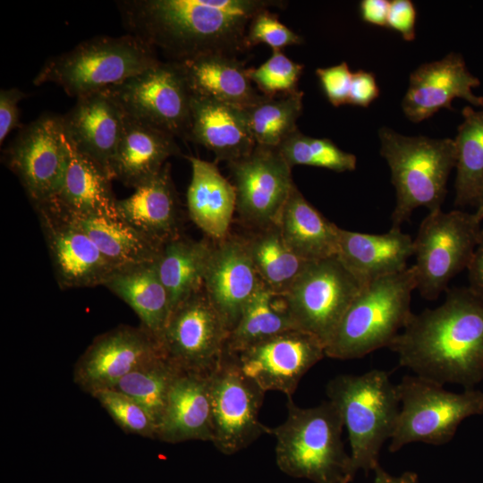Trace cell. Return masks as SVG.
Segmentation results:
<instances>
[{"label":"cell","mask_w":483,"mask_h":483,"mask_svg":"<svg viewBox=\"0 0 483 483\" xmlns=\"http://www.w3.org/2000/svg\"><path fill=\"white\" fill-rule=\"evenodd\" d=\"M293 329L297 328L284 294L274 292L261 281L229 333L225 352L236 355L254 344Z\"/></svg>","instance_id":"cell-33"},{"label":"cell","mask_w":483,"mask_h":483,"mask_svg":"<svg viewBox=\"0 0 483 483\" xmlns=\"http://www.w3.org/2000/svg\"><path fill=\"white\" fill-rule=\"evenodd\" d=\"M163 357L162 343L142 326H119L89 345L75 363L73 381L91 395Z\"/></svg>","instance_id":"cell-16"},{"label":"cell","mask_w":483,"mask_h":483,"mask_svg":"<svg viewBox=\"0 0 483 483\" xmlns=\"http://www.w3.org/2000/svg\"><path fill=\"white\" fill-rule=\"evenodd\" d=\"M375 479L373 483H419L417 473L405 471L400 476H393L386 471L380 465L375 470ZM349 479H343L340 483H349Z\"/></svg>","instance_id":"cell-49"},{"label":"cell","mask_w":483,"mask_h":483,"mask_svg":"<svg viewBox=\"0 0 483 483\" xmlns=\"http://www.w3.org/2000/svg\"><path fill=\"white\" fill-rule=\"evenodd\" d=\"M414 290V265L363 285L327 343L326 356L352 360L389 348L413 314L411 301Z\"/></svg>","instance_id":"cell-4"},{"label":"cell","mask_w":483,"mask_h":483,"mask_svg":"<svg viewBox=\"0 0 483 483\" xmlns=\"http://www.w3.org/2000/svg\"><path fill=\"white\" fill-rule=\"evenodd\" d=\"M128 34L160 50L168 61L199 55L238 56L250 49L251 19L267 8H284L278 0H123L116 3Z\"/></svg>","instance_id":"cell-1"},{"label":"cell","mask_w":483,"mask_h":483,"mask_svg":"<svg viewBox=\"0 0 483 483\" xmlns=\"http://www.w3.org/2000/svg\"><path fill=\"white\" fill-rule=\"evenodd\" d=\"M380 154L386 160L396 191L392 226L401 228L412 212L425 207L441 209L451 171L455 167L453 140L410 137L382 127Z\"/></svg>","instance_id":"cell-6"},{"label":"cell","mask_w":483,"mask_h":483,"mask_svg":"<svg viewBox=\"0 0 483 483\" xmlns=\"http://www.w3.org/2000/svg\"><path fill=\"white\" fill-rule=\"evenodd\" d=\"M5 157L33 207L49 203L63 185L70 158L62 116L46 114L25 126Z\"/></svg>","instance_id":"cell-13"},{"label":"cell","mask_w":483,"mask_h":483,"mask_svg":"<svg viewBox=\"0 0 483 483\" xmlns=\"http://www.w3.org/2000/svg\"><path fill=\"white\" fill-rule=\"evenodd\" d=\"M191 94L246 109L264 97L238 56L208 54L180 63Z\"/></svg>","instance_id":"cell-29"},{"label":"cell","mask_w":483,"mask_h":483,"mask_svg":"<svg viewBox=\"0 0 483 483\" xmlns=\"http://www.w3.org/2000/svg\"><path fill=\"white\" fill-rule=\"evenodd\" d=\"M326 346L317 336L289 330L254 344L236 358L242 371L261 389L292 397L302 377L325 356Z\"/></svg>","instance_id":"cell-17"},{"label":"cell","mask_w":483,"mask_h":483,"mask_svg":"<svg viewBox=\"0 0 483 483\" xmlns=\"http://www.w3.org/2000/svg\"><path fill=\"white\" fill-rule=\"evenodd\" d=\"M26 94L16 88L0 91V143L3 144L8 134L21 127L19 103Z\"/></svg>","instance_id":"cell-45"},{"label":"cell","mask_w":483,"mask_h":483,"mask_svg":"<svg viewBox=\"0 0 483 483\" xmlns=\"http://www.w3.org/2000/svg\"><path fill=\"white\" fill-rule=\"evenodd\" d=\"M229 333L202 288L172 311L161 343L178 369L209 375L225 352Z\"/></svg>","instance_id":"cell-14"},{"label":"cell","mask_w":483,"mask_h":483,"mask_svg":"<svg viewBox=\"0 0 483 483\" xmlns=\"http://www.w3.org/2000/svg\"><path fill=\"white\" fill-rule=\"evenodd\" d=\"M260 283L244 236L228 234L212 243L203 288L230 332Z\"/></svg>","instance_id":"cell-19"},{"label":"cell","mask_w":483,"mask_h":483,"mask_svg":"<svg viewBox=\"0 0 483 483\" xmlns=\"http://www.w3.org/2000/svg\"><path fill=\"white\" fill-rule=\"evenodd\" d=\"M479 85V80L469 72L462 57L452 53L420 65L411 74L402 108L409 120L419 123L442 108L451 109L456 97L483 106V97L472 92Z\"/></svg>","instance_id":"cell-20"},{"label":"cell","mask_w":483,"mask_h":483,"mask_svg":"<svg viewBox=\"0 0 483 483\" xmlns=\"http://www.w3.org/2000/svg\"><path fill=\"white\" fill-rule=\"evenodd\" d=\"M236 190V212L250 229L277 224L295 185L292 167L276 148L255 146L252 152L228 163Z\"/></svg>","instance_id":"cell-15"},{"label":"cell","mask_w":483,"mask_h":483,"mask_svg":"<svg viewBox=\"0 0 483 483\" xmlns=\"http://www.w3.org/2000/svg\"><path fill=\"white\" fill-rule=\"evenodd\" d=\"M400 411L388 449L395 453L411 443L442 445L450 442L467 418L483 414V392L445 389L417 375H405L396 385Z\"/></svg>","instance_id":"cell-8"},{"label":"cell","mask_w":483,"mask_h":483,"mask_svg":"<svg viewBox=\"0 0 483 483\" xmlns=\"http://www.w3.org/2000/svg\"><path fill=\"white\" fill-rule=\"evenodd\" d=\"M116 210L119 217L159 246L180 236L181 211L171 165L166 163L129 197L117 199Z\"/></svg>","instance_id":"cell-26"},{"label":"cell","mask_w":483,"mask_h":483,"mask_svg":"<svg viewBox=\"0 0 483 483\" xmlns=\"http://www.w3.org/2000/svg\"><path fill=\"white\" fill-rule=\"evenodd\" d=\"M379 96V87L372 72L360 70L352 73L349 105L369 106Z\"/></svg>","instance_id":"cell-46"},{"label":"cell","mask_w":483,"mask_h":483,"mask_svg":"<svg viewBox=\"0 0 483 483\" xmlns=\"http://www.w3.org/2000/svg\"><path fill=\"white\" fill-rule=\"evenodd\" d=\"M189 140L227 164L250 155L256 146L245 109L191 94Z\"/></svg>","instance_id":"cell-23"},{"label":"cell","mask_w":483,"mask_h":483,"mask_svg":"<svg viewBox=\"0 0 483 483\" xmlns=\"http://www.w3.org/2000/svg\"><path fill=\"white\" fill-rule=\"evenodd\" d=\"M191 166L187 191L190 218L208 237L219 241L229 234L236 211V190L219 171L216 163L186 157Z\"/></svg>","instance_id":"cell-28"},{"label":"cell","mask_w":483,"mask_h":483,"mask_svg":"<svg viewBox=\"0 0 483 483\" xmlns=\"http://www.w3.org/2000/svg\"><path fill=\"white\" fill-rule=\"evenodd\" d=\"M287 418L269 428L275 436V461L284 473L314 483H340L351 475V456L344 449L341 413L335 403L301 408L287 398Z\"/></svg>","instance_id":"cell-3"},{"label":"cell","mask_w":483,"mask_h":483,"mask_svg":"<svg viewBox=\"0 0 483 483\" xmlns=\"http://www.w3.org/2000/svg\"><path fill=\"white\" fill-rule=\"evenodd\" d=\"M126 433L157 438V425L150 414L130 397L114 390L101 389L91 394Z\"/></svg>","instance_id":"cell-40"},{"label":"cell","mask_w":483,"mask_h":483,"mask_svg":"<svg viewBox=\"0 0 483 483\" xmlns=\"http://www.w3.org/2000/svg\"><path fill=\"white\" fill-rule=\"evenodd\" d=\"M158 62L156 51L135 36H99L47 59L33 84L55 83L78 98L117 85Z\"/></svg>","instance_id":"cell-7"},{"label":"cell","mask_w":483,"mask_h":483,"mask_svg":"<svg viewBox=\"0 0 483 483\" xmlns=\"http://www.w3.org/2000/svg\"><path fill=\"white\" fill-rule=\"evenodd\" d=\"M71 220L89 236L116 269L153 262L158 257L161 246L119 216Z\"/></svg>","instance_id":"cell-34"},{"label":"cell","mask_w":483,"mask_h":483,"mask_svg":"<svg viewBox=\"0 0 483 483\" xmlns=\"http://www.w3.org/2000/svg\"><path fill=\"white\" fill-rule=\"evenodd\" d=\"M271 8L259 11L250 21L247 30L249 47L264 43L272 50H283L292 45H300L303 38L280 22L278 15Z\"/></svg>","instance_id":"cell-42"},{"label":"cell","mask_w":483,"mask_h":483,"mask_svg":"<svg viewBox=\"0 0 483 483\" xmlns=\"http://www.w3.org/2000/svg\"><path fill=\"white\" fill-rule=\"evenodd\" d=\"M60 287L104 285L117 270L89 236L71 219L36 209Z\"/></svg>","instance_id":"cell-18"},{"label":"cell","mask_w":483,"mask_h":483,"mask_svg":"<svg viewBox=\"0 0 483 483\" xmlns=\"http://www.w3.org/2000/svg\"><path fill=\"white\" fill-rule=\"evenodd\" d=\"M390 1L362 0L360 13L363 21L379 27H386Z\"/></svg>","instance_id":"cell-48"},{"label":"cell","mask_w":483,"mask_h":483,"mask_svg":"<svg viewBox=\"0 0 483 483\" xmlns=\"http://www.w3.org/2000/svg\"><path fill=\"white\" fill-rule=\"evenodd\" d=\"M67 138V137H66ZM68 140V139H67ZM70 158L63 185L47 208L70 219L119 216L113 178L98 164L79 152L68 140Z\"/></svg>","instance_id":"cell-25"},{"label":"cell","mask_w":483,"mask_h":483,"mask_svg":"<svg viewBox=\"0 0 483 483\" xmlns=\"http://www.w3.org/2000/svg\"><path fill=\"white\" fill-rule=\"evenodd\" d=\"M389 349L414 375L473 389L483 382V300L449 290L438 307L413 313Z\"/></svg>","instance_id":"cell-2"},{"label":"cell","mask_w":483,"mask_h":483,"mask_svg":"<svg viewBox=\"0 0 483 483\" xmlns=\"http://www.w3.org/2000/svg\"><path fill=\"white\" fill-rule=\"evenodd\" d=\"M105 91L125 114L189 140L191 93L180 63L159 61Z\"/></svg>","instance_id":"cell-10"},{"label":"cell","mask_w":483,"mask_h":483,"mask_svg":"<svg viewBox=\"0 0 483 483\" xmlns=\"http://www.w3.org/2000/svg\"><path fill=\"white\" fill-rule=\"evenodd\" d=\"M326 391L348 432L352 479L360 470H375L400 411L396 385L386 370L372 369L361 375H338L328 382Z\"/></svg>","instance_id":"cell-5"},{"label":"cell","mask_w":483,"mask_h":483,"mask_svg":"<svg viewBox=\"0 0 483 483\" xmlns=\"http://www.w3.org/2000/svg\"><path fill=\"white\" fill-rule=\"evenodd\" d=\"M474 215L476 216L477 219L479 222H482L483 220V187L481 191V194L477 205V210L475 211Z\"/></svg>","instance_id":"cell-50"},{"label":"cell","mask_w":483,"mask_h":483,"mask_svg":"<svg viewBox=\"0 0 483 483\" xmlns=\"http://www.w3.org/2000/svg\"><path fill=\"white\" fill-rule=\"evenodd\" d=\"M352 73L345 62L316 70L322 89L334 106L348 104Z\"/></svg>","instance_id":"cell-43"},{"label":"cell","mask_w":483,"mask_h":483,"mask_svg":"<svg viewBox=\"0 0 483 483\" xmlns=\"http://www.w3.org/2000/svg\"><path fill=\"white\" fill-rule=\"evenodd\" d=\"M265 393L242 371L236 355L225 352L210 374L211 442L219 452L233 454L268 434L258 419Z\"/></svg>","instance_id":"cell-12"},{"label":"cell","mask_w":483,"mask_h":483,"mask_svg":"<svg viewBox=\"0 0 483 483\" xmlns=\"http://www.w3.org/2000/svg\"><path fill=\"white\" fill-rule=\"evenodd\" d=\"M179 370L163 357L131 372L107 389H114L139 403L158 428L169 388Z\"/></svg>","instance_id":"cell-38"},{"label":"cell","mask_w":483,"mask_h":483,"mask_svg":"<svg viewBox=\"0 0 483 483\" xmlns=\"http://www.w3.org/2000/svg\"><path fill=\"white\" fill-rule=\"evenodd\" d=\"M469 289L483 300V229L479 242L467 267Z\"/></svg>","instance_id":"cell-47"},{"label":"cell","mask_w":483,"mask_h":483,"mask_svg":"<svg viewBox=\"0 0 483 483\" xmlns=\"http://www.w3.org/2000/svg\"><path fill=\"white\" fill-rule=\"evenodd\" d=\"M471 213L442 209L431 211L413 240L417 290L434 301L449 282L466 268L479 242L482 227Z\"/></svg>","instance_id":"cell-9"},{"label":"cell","mask_w":483,"mask_h":483,"mask_svg":"<svg viewBox=\"0 0 483 483\" xmlns=\"http://www.w3.org/2000/svg\"><path fill=\"white\" fill-rule=\"evenodd\" d=\"M463 122L454 141L455 204L478 205L483 187V110H462Z\"/></svg>","instance_id":"cell-36"},{"label":"cell","mask_w":483,"mask_h":483,"mask_svg":"<svg viewBox=\"0 0 483 483\" xmlns=\"http://www.w3.org/2000/svg\"><path fill=\"white\" fill-rule=\"evenodd\" d=\"M362 285L337 257L310 261L284 293L296 328L330 341Z\"/></svg>","instance_id":"cell-11"},{"label":"cell","mask_w":483,"mask_h":483,"mask_svg":"<svg viewBox=\"0 0 483 483\" xmlns=\"http://www.w3.org/2000/svg\"><path fill=\"white\" fill-rule=\"evenodd\" d=\"M482 229H483V227H482Z\"/></svg>","instance_id":"cell-51"},{"label":"cell","mask_w":483,"mask_h":483,"mask_svg":"<svg viewBox=\"0 0 483 483\" xmlns=\"http://www.w3.org/2000/svg\"><path fill=\"white\" fill-rule=\"evenodd\" d=\"M210 374L179 370L168 391L157 438L177 444L212 441Z\"/></svg>","instance_id":"cell-22"},{"label":"cell","mask_w":483,"mask_h":483,"mask_svg":"<svg viewBox=\"0 0 483 483\" xmlns=\"http://www.w3.org/2000/svg\"><path fill=\"white\" fill-rule=\"evenodd\" d=\"M417 12L411 0L390 1L386 27L397 31L406 41L415 38Z\"/></svg>","instance_id":"cell-44"},{"label":"cell","mask_w":483,"mask_h":483,"mask_svg":"<svg viewBox=\"0 0 483 483\" xmlns=\"http://www.w3.org/2000/svg\"><path fill=\"white\" fill-rule=\"evenodd\" d=\"M413 240L401 228L374 234L339 229L336 257L363 286L407 268Z\"/></svg>","instance_id":"cell-24"},{"label":"cell","mask_w":483,"mask_h":483,"mask_svg":"<svg viewBox=\"0 0 483 483\" xmlns=\"http://www.w3.org/2000/svg\"><path fill=\"white\" fill-rule=\"evenodd\" d=\"M172 134L124 114L123 134L112 164V175L133 189L155 177L171 157L180 155Z\"/></svg>","instance_id":"cell-27"},{"label":"cell","mask_w":483,"mask_h":483,"mask_svg":"<svg viewBox=\"0 0 483 483\" xmlns=\"http://www.w3.org/2000/svg\"><path fill=\"white\" fill-rule=\"evenodd\" d=\"M276 148L292 168L303 165L337 173L356 169L357 158L353 154L342 150L329 139L309 137L299 130Z\"/></svg>","instance_id":"cell-39"},{"label":"cell","mask_w":483,"mask_h":483,"mask_svg":"<svg viewBox=\"0 0 483 483\" xmlns=\"http://www.w3.org/2000/svg\"><path fill=\"white\" fill-rule=\"evenodd\" d=\"M104 286L127 303L139 317L140 326L161 343L170 302L157 260L117 269Z\"/></svg>","instance_id":"cell-30"},{"label":"cell","mask_w":483,"mask_h":483,"mask_svg":"<svg viewBox=\"0 0 483 483\" xmlns=\"http://www.w3.org/2000/svg\"><path fill=\"white\" fill-rule=\"evenodd\" d=\"M211 247L212 243L205 240L195 241L182 235L161 246L157 270L169 298L170 314L203 288Z\"/></svg>","instance_id":"cell-32"},{"label":"cell","mask_w":483,"mask_h":483,"mask_svg":"<svg viewBox=\"0 0 483 483\" xmlns=\"http://www.w3.org/2000/svg\"><path fill=\"white\" fill-rule=\"evenodd\" d=\"M243 236L259 279L277 293L284 294L310 262L292 250L277 224L250 229Z\"/></svg>","instance_id":"cell-35"},{"label":"cell","mask_w":483,"mask_h":483,"mask_svg":"<svg viewBox=\"0 0 483 483\" xmlns=\"http://www.w3.org/2000/svg\"><path fill=\"white\" fill-rule=\"evenodd\" d=\"M303 65L288 58L282 50L273 54L257 68H248V76L264 96L275 97L298 90Z\"/></svg>","instance_id":"cell-41"},{"label":"cell","mask_w":483,"mask_h":483,"mask_svg":"<svg viewBox=\"0 0 483 483\" xmlns=\"http://www.w3.org/2000/svg\"><path fill=\"white\" fill-rule=\"evenodd\" d=\"M62 122L69 142L113 178L112 164L124 123L118 104L105 90L82 96L62 115Z\"/></svg>","instance_id":"cell-21"},{"label":"cell","mask_w":483,"mask_h":483,"mask_svg":"<svg viewBox=\"0 0 483 483\" xmlns=\"http://www.w3.org/2000/svg\"><path fill=\"white\" fill-rule=\"evenodd\" d=\"M303 92L269 97L264 96L245 109L249 127L257 145L278 148L294 133L302 113Z\"/></svg>","instance_id":"cell-37"},{"label":"cell","mask_w":483,"mask_h":483,"mask_svg":"<svg viewBox=\"0 0 483 483\" xmlns=\"http://www.w3.org/2000/svg\"><path fill=\"white\" fill-rule=\"evenodd\" d=\"M277 225L292 248L301 258L315 261L336 257L339 229L313 207L294 185Z\"/></svg>","instance_id":"cell-31"}]
</instances>
